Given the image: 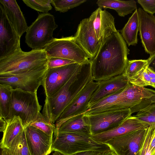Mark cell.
I'll list each match as a JSON object with an SVG mask.
<instances>
[{"label":"cell","mask_w":155,"mask_h":155,"mask_svg":"<svg viewBox=\"0 0 155 155\" xmlns=\"http://www.w3.org/2000/svg\"><path fill=\"white\" fill-rule=\"evenodd\" d=\"M6 122V128L0 143L1 149H8L14 139L25 130L22 121L18 116H15Z\"/></svg>","instance_id":"23"},{"label":"cell","mask_w":155,"mask_h":155,"mask_svg":"<svg viewBox=\"0 0 155 155\" xmlns=\"http://www.w3.org/2000/svg\"><path fill=\"white\" fill-rule=\"evenodd\" d=\"M0 155H11L7 149H1Z\"/></svg>","instance_id":"43"},{"label":"cell","mask_w":155,"mask_h":155,"mask_svg":"<svg viewBox=\"0 0 155 155\" xmlns=\"http://www.w3.org/2000/svg\"><path fill=\"white\" fill-rule=\"evenodd\" d=\"M146 67L136 74L129 78L130 83L140 87L150 85L151 78L146 70Z\"/></svg>","instance_id":"33"},{"label":"cell","mask_w":155,"mask_h":155,"mask_svg":"<svg viewBox=\"0 0 155 155\" xmlns=\"http://www.w3.org/2000/svg\"><path fill=\"white\" fill-rule=\"evenodd\" d=\"M99 84L98 82L90 81L65 108L55 123L54 136L57 135L58 129L63 123L72 117L87 111L91 96Z\"/></svg>","instance_id":"10"},{"label":"cell","mask_w":155,"mask_h":155,"mask_svg":"<svg viewBox=\"0 0 155 155\" xmlns=\"http://www.w3.org/2000/svg\"><path fill=\"white\" fill-rule=\"evenodd\" d=\"M149 127L129 133L106 143L117 155H135L143 146Z\"/></svg>","instance_id":"11"},{"label":"cell","mask_w":155,"mask_h":155,"mask_svg":"<svg viewBox=\"0 0 155 155\" xmlns=\"http://www.w3.org/2000/svg\"><path fill=\"white\" fill-rule=\"evenodd\" d=\"M7 149L11 155H31L27 143L25 130L14 139Z\"/></svg>","instance_id":"27"},{"label":"cell","mask_w":155,"mask_h":155,"mask_svg":"<svg viewBox=\"0 0 155 155\" xmlns=\"http://www.w3.org/2000/svg\"><path fill=\"white\" fill-rule=\"evenodd\" d=\"M93 80L90 60L81 64L69 80L51 96L46 97L42 114L52 124L83 89Z\"/></svg>","instance_id":"2"},{"label":"cell","mask_w":155,"mask_h":155,"mask_svg":"<svg viewBox=\"0 0 155 155\" xmlns=\"http://www.w3.org/2000/svg\"><path fill=\"white\" fill-rule=\"evenodd\" d=\"M150 147L151 151V155H155V128L154 134L151 139Z\"/></svg>","instance_id":"40"},{"label":"cell","mask_w":155,"mask_h":155,"mask_svg":"<svg viewBox=\"0 0 155 155\" xmlns=\"http://www.w3.org/2000/svg\"><path fill=\"white\" fill-rule=\"evenodd\" d=\"M132 114L130 108H125L109 110L86 115L89 120L92 136L116 127Z\"/></svg>","instance_id":"8"},{"label":"cell","mask_w":155,"mask_h":155,"mask_svg":"<svg viewBox=\"0 0 155 155\" xmlns=\"http://www.w3.org/2000/svg\"><path fill=\"white\" fill-rule=\"evenodd\" d=\"M25 132L31 155H49L51 152L53 137L31 125L25 128Z\"/></svg>","instance_id":"15"},{"label":"cell","mask_w":155,"mask_h":155,"mask_svg":"<svg viewBox=\"0 0 155 155\" xmlns=\"http://www.w3.org/2000/svg\"><path fill=\"white\" fill-rule=\"evenodd\" d=\"M44 50L48 57L65 59L80 64L90 60L86 53L75 41L73 36L54 38Z\"/></svg>","instance_id":"7"},{"label":"cell","mask_w":155,"mask_h":155,"mask_svg":"<svg viewBox=\"0 0 155 155\" xmlns=\"http://www.w3.org/2000/svg\"></svg>","instance_id":"47"},{"label":"cell","mask_w":155,"mask_h":155,"mask_svg":"<svg viewBox=\"0 0 155 155\" xmlns=\"http://www.w3.org/2000/svg\"><path fill=\"white\" fill-rule=\"evenodd\" d=\"M140 38L145 51L151 56L155 54V16L141 8L137 9Z\"/></svg>","instance_id":"18"},{"label":"cell","mask_w":155,"mask_h":155,"mask_svg":"<svg viewBox=\"0 0 155 155\" xmlns=\"http://www.w3.org/2000/svg\"><path fill=\"white\" fill-rule=\"evenodd\" d=\"M81 64L74 63L61 67L48 68L42 85L46 97L51 96L61 88Z\"/></svg>","instance_id":"13"},{"label":"cell","mask_w":155,"mask_h":155,"mask_svg":"<svg viewBox=\"0 0 155 155\" xmlns=\"http://www.w3.org/2000/svg\"><path fill=\"white\" fill-rule=\"evenodd\" d=\"M20 37L0 4V59L21 50Z\"/></svg>","instance_id":"12"},{"label":"cell","mask_w":155,"mask_h":155,"mask_svg":"<svg viewBox=\"0 0 155 155\" xmlns=\"http://www.w3.org/2000/svg\"><path fill=\"white\" fill-rule=\"evenodd\" d=\"M140 153V151L137 154H136L135 155H139Z\"/></svg>","instance_id":"46"},{"label":"cell","mask_w":155,"mask_h":155,"mask_svg":"<svg viewBox=\"0 0 155 155\" xmlns=\"http://www.w3.org/2000/svg\"><path fill=\"white\" fill-rule=\"evenodd\" d=\"M74 37L75 41L86 53L90 60L93 58L101 43L97 38L92 22L89 18L81 21Z\"/></svg>","instance_id":"14"},{"label":"cell","mask_w":155,"mask_h":155,"mask_svg":"<svg viewBox=\"0 0 155 155\" xmlns=\"http://www.w3.org/2000/svg\"><path fill=\"white\" fill-rule=\"evenodd\" d=\"M146 70L151 78H155V72L149 68L147 66L146 67Z\"/></svg>","instance_id":"42"},{"label":"cell","mask_w":155,"mask_h":155,"mask_svg":"<svg viewBox=\"0 0 155 155\" xmlns=\"http://www.w3.org/2000/svg\"><path fill=\"white\" fill-rule=\"evenodd\" d=\"M6 121L3 118L0 117V131L3 133L6 128Z\"/></svg>","instance_id":"41"},{"label":"cell","mask_w":155,"mask_h":155,"mask_svg":"<svg viewBox=\"0 0 155 155\" xmlns=\"http://www.w3.org/2000/svg\"><path fill=\"white\" fill-rule=\"evenodd\" d=\"M48 58L43 50H21L0 59V76L15 75L48 66Z\"/></svg>","instance_id":"3"},{"label":"cell","mask_w":155,"mask_h":155,"mask_svg":"<svg viewBox=\"0 0 155 155\" xmlns=\"http://www.w3.org/2000/svg\"><path fill=\"white\" fill-rule=\"evenodd\" d=\"M103 153L94 151H89L77 153L71 155H102ZM52 155H65L57 151H54Z\"/></svg>","instance_id":"38"},{"label":"cell","mask_w":155,"mask_h":155,"mask_svg":"<svg viewBox=\"0 0 155 155\" xmlns=\"http://www.w3.org/2000/svg\"><path fill=\"white\" fill-rule=\"evenodd\" d=\"M154 103H155V96L144 99L138 104L130 108L132 114L138 112Z\"/></svg>","instance_id":"35"},{"label":"cell","mask_w":155,"mask_h":155,"mask_svg":"<svg viewBox=\"0 0 155 155\" xmlns=\"http://www.w3.org/2000/svg\"><path fill=\"white\" fill-rule=\"evenodd\" d=\"M155 123L150 125L143 146L140 151L139 155H145L147 148L149 140L153 135L155 130Z\"/></svg>","instance_id":"37"},{"label":"cell","mask_w":155,"mask_h":155,"mask_svg":"<svg viewBox=\"0 0 155 155\" xmlns=\"http://www.w3.org/2000/svg\"><path fill=\"white\" fill-rule=\"evenodd\" d=\"M58 27L53 15L40 14L28 27L25 42L32 50H43L54 38L53 31Z\"/></svg>","instance_id":"6"},{"label":"cell","mask_w":155,"mask_h":155,"mask_svg":"<svg viewBox=\"0 0 155 155\" xmlns=\"http://www.w3.org/2000/svg\"><path fill=\"white\" fill-rule=\"evenodd\" d=\"M12 90L10 86L0 84V117L6 122L10 119Z\"/></svg>","instance_id":"26"},{"label":"cell","mask_w":155,"mask_h":155,"mask_svg":"<svg viewBox=\"0 0 155 155\" xmlns=\"http://www.w3.org/2000/svg\"><path fill=\"white\" fill-rule=\"evenodd\" d=\"M41 107L37 92L13 89L10 119L15 116L19 117L25 128L36 120Z\"/></svg>","instance_id":"5"},{"label":"cell","mask_w":155,"mask_h":155,"mask_svg":"<svg viewBox=\"0 0 155 155\" xmlns=\"http://www.w3.org/2000/svg\"><path fill=\"white\" fill-rule=\"evenodd\" d=\"M147 60H129L123 74L130 78L147 66Z\"/></svg>","instance_id":"29"},{"label":"cell","mask_w":155,"mask_h":155,"mask_svg":"<svg viewBox=\"0 0 155 155\" xmlns=\"http://www.w3.org/2000/svg\"><path fill=\"white\" fill-rule=\"evenodd\" d=\"M48 58V68L58 67L76 63L73 61L57 57Z\"/></svg>","instance_id":"34"},{"label":"cell","mask_w":155,"mask_h":155,"mask_svg":"<svg viewBox=\"0 0 155 155\" xmlns=\"http://www.w3.org/2000/svg\"><path fill=\"white\" fill-rule=\"evenodd\" d=\"M137 2L145 12L152 15L155 13V0H138Z\"/></svg>","instance_id":"36"},{"label":"cell","mask_w":155,"mask_h":155,"mask_svg":"<svg viewBox=\"0 0 155 155\" xmlns=\"http://www.w3.org/2000/svg\"><path fill=\"white\" fill-rule=\"evenodd\" d=\"M102 155H117L113 150L103 153Z\"/></svg>","instance_id":"44"},{"label":"cell","mask_w":155,"mask_h":155,"mask_svg":"<svg viewBox=\"0 0 155 155\" xmlns=\"http://www.w3.org/2000/svg\"><path fill=\"white\" fill-rule=\"evenodd\" d=\"M96 4L101 8H110L115 10L118 15L124 17L132 13L137 8L136 2L134 0L128 1L119 0H98Z\"/></svg>","instance_id":"24"},{"label":"cell","mask_w":155,"mask_h":155,"mask_svg":"<svg viewBox=\"0 0 155 155\" xmlns=\"http://www.w3.org/2000/svg\"><path fill=\"white\" fill-rule=\"evenodd\" d=\"M155 96V91L130 83L121 92L118 101L110 109L131 108L147 98Z\"/></svg>","instance_id":"17"},{"label":"cell","mask_w":155,"mask_h":155,"mask_svg":"<svg viewBox=\"0 0 155 155\" xmlns=\"http://www.w3.org/2000/svg\"><path fill=\"white\" fill-rule=\"evenodd\" d=\"M135 116L140 120L150 124L155 123V103L138 112Z\"/></svg>","instance_id":"32"},{"label":"cell","mask_w":155,"mask_h":155,"mask_svg":"<svg viewBox=\"0 0 155 155\" xmlns=\"http://www.w3.org/2000/svg\"><path fill=\"white\" fill-rule=\"evenodd\" d=\"M48 68L46 66L15 75L0 76V84L10 86L13 89L37 92L39 87L42 85Z\"/></svg>","instance_id":"9"},{"label":"cell","mask_w":155,"mask_h":155,"mask_svg":"<svg viewBox=\"0 0 155 155\" xmlns=\"http://www.w3.org/2000/svg\"><path fill=\"white\" fill-rule=\"evenodd\" d=\"M9 20L21 37L28 27L19 6L15 0H0Z\"/></svg>","instance_id":"21"},{"label":"cell","mask_w":155,"mask_h":155,"mask_svg":"<svg viewBox=\"0 0 155 155\" xmlns=\"http://www.w3.org/2000/svg\"><path fill=\"white\" fill-rule=\"evenodd\" d=\"M53 138L51 152L57 151L65 155L89 151L104 153L111 150L107 143H100L91 137L74 134L58 133Z\"/></svg>","instance_id":"4"},{"label":"cell","mask_w":155,"mask_h":155,"mask_svg":"<svg viewBox=\"0 0 155 155\" xmlns=\"http://www.w3.org/2000/svg\"><path fill=\"white\" fill-rule=\"evenodd\" d=\"M129 54L127 43L119 32L114 33L101 44L95 56L90 60L93 80L98 82L123 74Z\"/></svg>","instance_id":"1"},{"label":"cell","mask_w":155,"mask_h":155,"mask_svg":"<svg viewBox=\"0 0 155 155\" xmlns=\"http://www.w3.org/2000/svg\"><path fill=\"white\" fill-rule=\"evenodd\" d=\"M86 1V0H52L51 4L56 11L64 13Z\"/></svg>","instance_id":"30"},{"label":"cell","mask_w":155,"mask_h":155,"mask_svg":"<svg viewBox=\"0 0 155 155\" xmlns=\"http://www.w3.org/2000/svg\"><path fill=\"white\" fill-rule=\"evenodd\" d=\"M139 30V18L136 9L120 31L122 36L129 46L137 44Z\"/></svg>","instance_id":"25"},{"label":"cell","mask_w":155,"mask_h":155,"mask_svg":"<svg viewBox=\"0 0 155 155\" xmlns=\"http://www.w3.org/2000/svg\"><path fill=\"white\" fill-rule=\"evenodd\" d=\"M92 21L97 38L101 44L112 34L117 31L113 16L98 7L89 18Z\"/></svg>","instance_id":"19"},{"label":"cell","mask_w":155,"mask_h":155,"mask_svg":"<svg viewBox=\"0 0 155 155\" xmlns=\"http://www.w3.org/2000/svg\"><path fill=\"white\" fill-rule=\"evenodd\" d=\"M150 86L155 88V78H151Z\"/></svg>","instance_id":"45"},{"label":"cell","mask_w":155,"mask_h":155,"mask_svg":"<svg viewBox=\"0 0 155 155\" xmlns=\"http://www.w3.org/2000/svg\"><path fill=\"white\" fill-rule=\"evenodd\" d=\"M98 82L99 85L91 96L89 107L103 97L123 91L129 83L128 78L123 74Z\"/></svg>","instance_id":"20"},{"label":"cell","mask_w":155,"mask_h":155,"mask_svg":"<svg viewBox=\"0 0 155 155\" xmlns=\"http://www.w3.org/2000/svg\"><path fill=\"white\" fill-rule=\"evenodd\" d=\"M150 125L140 120L135 116L131 115L116 127L93 135L91 137L98 143H106L113 139L129 133L147 128Z\"/></svg>","instance_id":"16"},{"label":"cell","mask_w":155,"mask_h":155,"mask_svg":"<svg viewBox=\"0 0 155 155\" xmlns=\"http://www.w3.org/2000/svg\"><path fill=\"white\" fill-rule=\"evenodd\" d=\"M147 60V67L155 72V54L150 56Z\"/></svg>","instance_id":"39"},{"label":"cell","mask_w":155,"mask_h":155,"mask_svg":"<svg viewBox=\"0 0 155 155\" xmlns=\"http://www.w3.org/2000/svg\"><path fill=\"white\" fill-rule=\"evenodd\" d=\"M28 6L43 13L48 12L52 9V0H23Z\"/></svg>","instance_id":"31"},{"label":"cell","mask_w":155,"mask_h":155,"mask_svg":"<svg viewBox=\"0 0 155 155\" xmlns=\"http://www.w3.org/2000/svg\"><path fill=\"white\" fill-rule=\"evenodd\" d=\"M41 130L48 136L53 137L55 129V124H52L40 112L37 118L30 125Z\"/></svg>","instance_id":"28"},{"label":"cell","mask_w":155,"mask_h":155,"mask_svg":"<svg viewBox=\"0 0 155 155\" xmlns=\"http://www.w3.org/2000/svg\"><path fill=\"white\" fill-rule=\"evenodd\" d=\"M61 133H71L91 137L92 135L87 116L84 113L70 118L59 127L57 134Z\"/></svg>","instance_id":"22"}]
</instances>
